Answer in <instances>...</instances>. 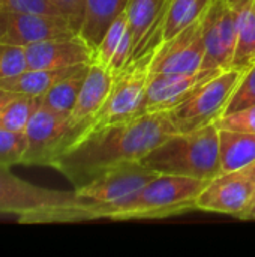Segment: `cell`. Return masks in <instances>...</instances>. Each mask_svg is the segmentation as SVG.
<instances>
[{
    "label": "cell",
    "instance_id": "25",
    "mask_svg": "<svg viewBox=\"0 0 255 257\" xmlns=\"http://www.w3.org/2000/svg\"><path fill=\"white\" fill-rule=\"evenodd\" d=\"M252 105H255V62L242 72V75H240V78H239V81L224 108L222 116L237 113V111L249 108Z\"/></svg>",
    "mask_w": 255,
    "mask_h": 257
},
{
    "label": "cell",
    "instance_id": "15",
    "mask_svg": "<svg viewBox=\"0 0 255 257\" xmlns=\"http://www.w3.org/2000/svg\"><path fill=\"white\" fill-rule=\"evenodd\" d=\"M167 3L168 0H128L125 12L134 39L131 62L150 53L162 42Z\"/></svg>",
    "mask_w": 255,
    "mask_h": 257
},
{
    "label": "cell",
    "instance_id": "24",
    "mask_svg": "<svg viewBox=\"0 0 255 257\" xmlns=\"http://www.w3.org/2000/svg\"><path fill=\"white\" fill-rule=\"evenodd\" d=\"M41 99L29 95H15L0 111V128L24 133L30 117L39 107Z\"/></svg>",
    "mask_w": 255,
    "mask_h": 257
},
{
    "label": "cell",
    "instance_id": "27",
    "mask_svg": "<svg viewBox=\"0 0 255 257\" xmlns=\"http://www.w3.org/2000/svg\"><path fill=\"white\" fill-rule=\"evenodd\" d=\"M27 69L24 47L0 42V81Z\"/></svg>",
    "mask_w": 255,
    "mask_h": 257
},
{
    "label": "cell",
    "instance_id": "22",
    "mask_svg": "<svg viewBox=\"0 0 255 257\" xmlns=\"http://www.w3.org/2000/svg\"><path fill=\"white\" fill-rule=\"evenodd\" d=\"M213 0H168L164 24H162V41L177 35L192 23L198 21Z\"/></svg>",
    "mask_w": 255,
    "mask_h": 257
},
{
    "label": "cell",
    "instance_id": "21",
    "mask_svg": "<svg viewBox=\"0 0 255 257\" xmlns=\"http://www.w3.org/2000/svg\"><path fill=\"white\" fill-rule=\"evenodd\" d=\"M219 155L222 173L248 167L255 161V134L219 130Z\"/></svg>",
    "mask_w": 255,
    "mask_h": 257
},
{
    "label": "cell",
    "instance_id": "19",
    "mask_svg": "<svg viewBox=\"0 0 255 257\" xmlns=\"http://www.w3.org/2000/svg\"><path fill=\"white\" fill-rule=\"evenodd\" d=\"M126 5L128 0H86L80 36L92 47L93 51L101 42L108 26L125 11Z\"/></svg>",
    "mask_w": 255,
    "mask_h": 257
},
{
    "label": "cell",
    "instance_id": "18",
    "mask_svg": "<svg viewBox=\"0 0 255 257\" xmlns=\"http://www.w3.org/2000/svg\"><path fill=\"white\" fill-rule=\"evenodd\" d=\"M84 65H89V63H84ZM81 66L83 65H75V66H66V68H57V69H30V68H27L26 71H23L21 74H18L15 77L2 80L0 89L14 92L18 95H29V96L41 98L57 81L74 74Z\"/></svg>",
    "mask_w": 255,
    "mask_h": 257
},
{
    "label": "cell",
    "instance_id": "26",
    "mask_svg": "<svg viewBox=\"0 0 255 257\" xmlns=\"http://www.w3.org/2000/svg\"><path fill=\"white\" fill-rule=\"evenodd\" d=\"M26 148L27 139L24 133L0 128V166L12 167L17 164H23Z\"/></svg>",
    "mask_w": 255,
    "mask_h": 257
},
{
    "label": "cell",
    "instance_id": "3",
    "mask_svg": "<svg viewBox=\"0 0 255 257\" xmlns=\"http://www.w3.org/2000/svg\"><path fill=\"white\" fill-rule=\"evenodd\" d=\"M141 163L159 175L210 181L222 173L219 130L215 123L189 133H174Z\"/></svg>",
    "mask_w": 255,
    "mask_h": 257
},
{
    "label": "cell",
    "instance_id": "4",
    "mask_svg": "<svg viewBox=\"0 0 255 257\" xmlns=\"http://www.w3.org/2000/svg\"><path fill=\"white\" fill-rule=\"evenodd\" d=\"M209 181L158 175L128 200L110 208L104 218L120 220H149L167 218L197 209V197Z\"/></svg>",
    "mask_w": 255,
    "mask_h": 257
},
{
    "label": "cell",
    "instance_id": "10",
    "mask_svg": "<svg viewBox=\"0 0 255 257\" xmlns=\"http://www.w3.org/2000/svg\"><path fill=\"white\" fill-rule=\"evenodd\" d=\"M201 18L156 47L150 74H189L203 69L206 47Z\"/></svg>",
    "mask_w": 255,
    "mask_h": 257
},
{
    "label": "cell",
    "instance_id": "7",
    "mask_svg": "<svg viewBox=\"0 0 255 257\" xmlns=\"http://www.w3.org/2000/svg\"><path fill=\"white\" fill-rule=\"evenodd\" d=\"M155 50L132 60L114 75L111 90L104 105L96 113L89 130L123 122L143 114L141 108L147 81L150 77V62Z\"/></svg>",
    "mask_w": 255,
    "mask_h": 257
},
{
    "label": "cell",
    "instance_id": "13",
    "mask_svg": "<svg viewBox=\"0 0 255 257\" xmlns=\"http://www.w3.org/2000/svg\"><path fill=\"white\" fill-rule=\"evenodd\" d=\"M225 69H200L189 74H150L141 113L168 111L209 78Z\"/></svg>",
    "mask_w": 255,
    "mask_h": 257
},
{
    "label": "cell",
    "instance_id": "9",
    "mask_svg": "<svg viewBox=\"0 0 255 257\" xmlns=\"http://www.w3.org/2000/svg\"><path fill=\"white\" fill-rule=\"evenodd\" d=\"M75 35L78 32L62 15L0 9V42L26 47L39 41Z\"/></svg>",
    "mask_w": 255,
    "mask_h": 257
},
{
    "label": "cell",
    "instance_id": "2",
    "mask_svg": "<svg viewBox=\"0 0 255 257\" xmlns=\"http://www.w3.org/2000/svg\"><path fill=\"white\" fill-rule=\"evenodd\" d=\"M0 214L17 215L20 223H75L101 218L99 208L77 190L63 191L20 179L0 166Z\"/></svg>",
    "mask_w": 255,
    "mask_h": 257
},
{
    "label": "cell",
    "instance_id": "5",
    "mask_svg": "<svg viewBox=\"0 0 255 257\" xmlns=\"http://www.w3.org/2000/svg\"><path fill=\"white\" fill-rule=\"evenodd\" d=\"M243 71L225 69L209 78L191 92L182 102L165 111L177 133H189L215 123L224 108Z\"/></svg>",
    "mask_w": 255,
    "mask_h": 257
},
{
    "label": "cell",
    "instance_id": "31",
    "mask_svg": "<svg viewBox=\"0 0 255 257\" xmlns=\"http://www.w3.org/2000/svg\"><path fill=\"white\" fill-rule=\"evenodd\" d=\"M17 93H14V92H8V90H5V89H0V111H2V108L15 96Z\"/></svg>",
    "mask_w": 255,
    "mask_h": 257
},
{
    "label": "cell",
    "instance_id": "33",
    "mask_svg": "<svg viewBox=\"0 0 255 257\" xmlns=\"http://www.w3.org/2000/svg\"><path fill=\"white\" fill-rule=\"evenodd\" d=\"M242 170H243V172H245V173H246L248 176H251V178H252V179L255 181V161L252 163V164H249L248 167L242 169Z\"/></svg>",
    "mask_w": 255,
    "mask_h": 257
},
{
    "label": "cell",
    "instance_id": "8",
    "mask_svg": "<svg viewBox=\"0 0 255 257\" xmlns=\"http://www.w3.org/2000/svg\"><path fill=\"white\" fill-rule=\"evenodd\" d=\"M158 175L141 161L122 163L74 190L86 200L95 203L101 211V218H104L110 208L128 200Z\"/></svg>",
    "mask_w": 255,
    "mask_h": 257
},
{
    "label": "cell",
    "instance_id": "23",
    "mask_svg": "<svg viewBox=\"0 0 255 257\" xmlns=\"http://www.w3.org/2000/svg\"><path fill=\"white\" fill-rule=\"evenodd\" d=\"M89 66H90V63L83 65L74 74L57 81L47 93H44L39 98L41 104L57 111V113L69 116L75 107V102H77L78 93L81 90V86L84 83V78L87 75Z\"/></svg>",
    "mask_w": 255,
    "mask_h": 257
},
{
    "label": "cell",
    "instance_id": "17",
    "mask_svg": "<svg viewBox=\"0 0 255 257\" xmlns=\"http://www.w3.org/2000/svg\"><path fill=\"white\" fill-rule=\"evenodd\" d=\"M132 32L126 12L123 11L117 15L108 26L101 42L93 51V62L108 69L111 74L120 72L129 62L132 56Z\"/></svg>",
    "mask_w": 255,
    "mask_h": 257
},
{
    "label": "cell",
    "instance_id": "20",
    "mask_svg": "<svg viewBox=\"0 0 255 257\" xmlns=\"http://www.w3.org/2000/svg\"><path fill=\"white\" fill-rule=\"evenodd\" d=\"M233 6L236 9V50L231 68L245 71L255 62L254 0H240Z\"/></svg>",
    "mask_w": 255,
    "mask_h": 257
},
{
    "label": "cell",
    "instance_id": "14",
    "mask_svg": "<svg viewBox=\"0 0 255 257\" xmlns=\"http://www.w3.org/2000/svg\"><path fill=\"white\" fill-rule=\"evenodd\" d=\"M24 51L30 69H57L93 62V50L80 35L39 41L26 45Z\"/></svg>",
    "mask_w": 255,
    "mask_h": 257
},
{
    "label": "cell",
    "instance_id": "16",
    "mask_svg": "<svg viewBox=\"0 0 255 257\" xmlns=\"http://www.w3.org/2000/svg\"><path fill=\"white\" fill-rule=\"evenodd\" d=\"M113 81L114 74L95 62L90 63L75 107L69 114V120L74 126L90 128L96 113L101 110L111 90Z\"/></svg>",
    "mask_w": 255,
    "mask_h": 257
},
{
    "label": "cell",
    "instance_id": "35",
    "mask_svg": "<svg viewBox=\"0 0 255 257\" xmlns=\"http://www.w3.org/2000/svg\"><path fill=\"white\" fill-rule=\"evenodd\" d=\"M254 6H255V0H254Z\"/></svg>",
    "mask_w": 255,
    "mask_h": 257
},
{
    "label": "cell",
    "instance_id": "11",
    "mask_svg": "<svg viewBox=\"0 0 255 257\" xmlns=\"http://www.w3.org/2000/svg\"><path fill=\"white\" fill-rule=\"evenodd\" d=\"M206 47L203 69H230L236 50V9L225 0H213L201 18Z\"/></svg>",
    "mask_w": 255,
    "mask_h": 257
},
{
    "label": "cell",
    "instance_id": "1",
    "mask_svg": "<svg viewBox=\"0 0 255 257\" xmlns=\"http://www.w3.org/2000/svg\"><path fill=\"white\" fill-rule=\"evenodd\" d=\"M174 133L177 131L165 111L144 113L87 130L53 161L51 167L60 172L74 188H80L117 164L141 161Z\"/></svg>",
    "mask_w": 255,
    "mask_h": 257
},
{
    "label": "cell",
    "instance_id": "29",
    "mask_svg": "<svg viewBox=\"0 0 255 257\" xmlns=\"http://www.w3.org/2000/svg\"><path fill=\"white\" fill-rule=\"evenodd\" d=\"M48 2L57 9V12L62 17H65L72 24V27L80 35V29L84 18L86 0H48Z\"/></svg>",
    "mask_w": 255,
    "mask_h": 257
},
{
    "label": "cell",
    "instance_id": "12",
    "mask_svg": "<svg viewBox=\"0 0 255 257\" xmlns=\"http://www.w3.org/2000/svg\"><path fill=\"white\" fill-rule=\"evenodd\" d=\"M255 197V181L243 170L210 179L197 197V209L240 218Z\"/></svg>",
    "mask_w": 255,
    "mask_h": 257
},
{
    "label": "cell",
    "instance_id": "6",
    "mask_svg": "<svg viewBox=\"0 0 255 257\" xmlns=\"http://www.w3.org/2000/svg\"><path fill=\"white\" fill-rule=\"evenodd\" d=\"M86 131L87 128L84 126H74L69 116L57 113L39 102L24 130L27 148L23 164L51 167L53 161Z\"/></svg>",
    "mask_w": 255,
    "mask_h": 257
},
{
    "label": "cell",
    "instance_id": "34",
    "mask_svg": "<svg viewBox=\"0 0 255 257\" xmlns=\"http://www.w3.org/2000/svg\"><path fill=\"white\" fill-rule=\"evenodd\" d=\"M225 2H228L230 5H233V3H237V2H240V0H225Z\"/></svg>",
    "mask_w": 255,
    "mask_h": 257
},
{
    "label": "cell",
    "instance_id": "32",
    "mask_svg": "<svg viewBox=\"0 0 255 257\" xmlns=\"http://www.w3.org/2000/svg\"><path fill=\"white\" fill-rule=\"evenodd\" d=\"M240 220H255V197L252 203L249 205V208L240 215Z\"/></svg>",
    "mask_w": 255,
    "mask_h": 257
},
{
    "label": "cell",
    "instance_id": "30",
    "mask_svg": "<svg viewBox=\"0 0 255 257\" xmlns=\"http://www.w3.org/2000/svg\"><path fill=\"white\" fill-rule=\"evenodd\" d=\"M0 9L8 11H27L42 14H57V9L48 0H0Z\"/></svg>",
    "mask_w": 255,
    "mask_h": 257
},
{
    "label": "cell",
    "instance_id": "28",
    "mask_svg": "<svg viewBox=\"0 0 255 257\" xmlns=\"http://www.w3.org/2000/svg\"><path fill=\"white\" fill-rule=\"evenodd\" d=\"M215 125L218 126V130H231L255 134V105L237 113L221 116L215 122Z\"/></svg>",
    "mask_w": 255,
    "mask_h": 257
}]
</instances>
